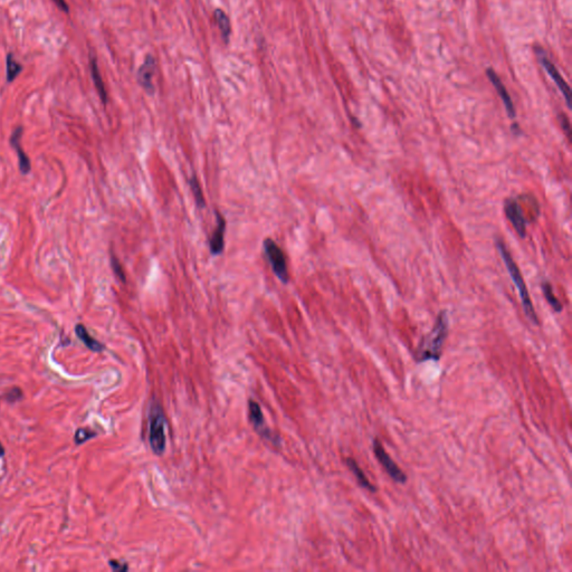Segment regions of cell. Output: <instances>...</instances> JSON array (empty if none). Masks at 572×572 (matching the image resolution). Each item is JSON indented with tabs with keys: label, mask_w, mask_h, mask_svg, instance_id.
I'll use <instances>...</instances> for the list:
<instances>
[{
	"label": "cell",
	"mask_w": 572,
	"mask_h": 572,
	"mask_svg": "<svg viewBox=\"0 0 572 572\" xmlns=\"http://www.w3.org/2000/svg\"><path fill=\"white\" fill-rule=\"evenodd\" d=\"M448 334V315L446 311H440L438 315L436 317V322L434 324L433 329H431L428 334H426L424 338L420 340L418 347L415 353V359L417 362H425V361H438L442 345L445 343V340Z\"/></svg>",
	"instance_id": "1"
},
{
	"label": "cell",
	"mask_w": 572,
	"mask_h": 572,
	"mask_svg": "<svg viewBox=\"0 0 572 572\" xmlns=\"http://www.w3.org/2000/svg\"><path fill=\"white\" fill-rule=\"evenodd\" d=\"M496 248L498 250V253H500L501 259L504 262V265H505L506 270L510 274V277L512 278L514 285L517 286V289L519 291L521 303H522V306H523V310H524L526 317H528L532 323L537 325V324H539V319H537L536 312H535L534 306H533V303H532V301H531L529 290H528V288H526L525 281H524V278L522 276V273H521L520 268L517 264V262L514 261L511 253H510V250L506 247V245L504 244L503 240L500 239V238L496 239Z\"/></svg>",
	"instance_id": "2"
},
{
	"label": "cell",
	"mask_w": 572,
	"mask_h": 572,
	"mask_svg": "<svg viewBox=\"0 0 572 572\" xmlns=\"http://www.w3.org/2000/svg\"><path fill=\"white\" fill-rule=\"evenodd\" d=\"M166 427L167 420L164 410L158 403H153L149 415V444L156 455H162L166 450Z\"/></svg>",
	"instance_id": "3"
},
{
	"label": "cell",
	"mask_w": 572,
	"mask_h": 572,
	"mask_svg": "<svg viewBox=\"0 0 572 572\" xmlns=\"http://www.w3.org/2000/svg\"><path fill=\"white\" fill-rule=\"evenodd\" d=\"M263 249H264L266 259L270 262L272 270L276 277L282 283L288 284L290 281V274L285 255L281 247L272 238H266L263 243Z\"/></svg>",
	"instance_id": "4"
},
{
	"label": "cell",
	"mask_w": 572,
	"mask_h": 572,
	"mask_svg": "<svg viewBox=\"0 0 572 572\" xmlns=\"http://www.w3.org/2000/svg\"><path fill=\"white\" fill-rule=\"evenodd\" d=\"M504 214H505L507 220L512 224L513 228L519 236L521 238H524L526 236L528 221H526L519 198L505 199V201H504Z\"/></svg>",
	"instance_id": "5"
},
{
	"label": "cell",
	"mask_w": 572,
	"mask_h": 572,
	"mask_svg": "<svg viewBox=\"0 0 572 572\" xmlns=\"http://www.w3.org/2000/svg\"><path fill=\"white\" fill-rule=\"evenodd\" d=\"M535 54L537 57H539V61L541 63V65L543 66V69L546 70V72L550 76L553 82L557 84V86L559 87L560 91H561L562 95L564 97L565 102H567L568 108L571 109V94H570V87L565 81L563 80V77L560 75V73L558 71V69L556 66H554L553 63H551V60H549V58L547 57L545 49L540 46H536L535 47Z\"/></svg>",
	"instance_id": "6"
},
{
	"label": "cell",
	"mask_w": 572,
	"mask_h": 572,
	"mask_svg": "<svg viewBox=\"0 0 572 572\" xmlns=\"http://www.w3.org/2000/svg\"><path fill=\"white\" fill-rule=\"evenodd\" d=\"M372 448L375 457H377L378 461L381 463V465H383L384 468L386 469V472L388 473L390 478L394 481L398 482V483H405L407 481L406 474L398 467V465L394 461H392L391 457L388 455V453L384 450L383 445L380 444V441L378 439H373Z\"/></svg>",
	"instance_id": "7"
},
{
	"label": "cell",
	"mask_w": 572,
	"mask_h": 572,
	"mask_svg": "<svg viewBox=\"0 0 572 572\" xmlns=\"http://www.w3.org/2000/svg\"><path fill=\"white\" fill-rule=\"evenodd\" d=\"M486 75H487V77H489V80L491 81L492 85L495 87L498 97L501 98L502 102L506 109L509 117H511V119H515V116H517V110H515L514 104L512 102V99H511V97H510L507 89H506L505 86H504V84L501 81V78L498 77V75L496 74L493 69H487L486 70Z\"/></svg>",
	"instance_id": "8"
},
{
	"label": "cell",
	"mask_w": 572,
	"mask_h": 572,
	"mask_svg": "<svg viewBox=\"0 0 572 572\" xmlns=\"http://www.w3.org/2000/svg\"><path fill=\"white\" fill-rule=\"evenodd\" d=\"M217 225L215 231L212 232L211 237L209 238V250L210 253L217 256L220 255L224 248H225V232H226V219L219 211H216Z\"/></svg>",
	"instance_id": "9"
},
{
	"label": "cell",
	"mask_w": 572,
	"mask_h": 572,
	"mask_svg": "<svg viewBox=\"0 0 572 572\" xmlns=\"http://www.w3.org/2000/svg\"><path fill=\"white\" fill-rule=\"evenodd\" d=\"M155 71V60L153 56L148 55L145 57L144 63L141 65L138 72V82L145 91L149 93H153L154 86L152 84V77L154 75Z\"/></svg>",
	"instance_id": "10"
},
{
	"label": "cell",
	"mask_w": 572,
	"mask_h": 572,
	"mask_svg": "<svg viewBox=\"0 0 572 572\" xmlns=\"http://www.w3.org/2000/svg\"><path fill=\"white\" fill-rule=\"evenodd\" d=\"M249 418H250V422H251V424H253L254 428H255L257 433H259L261 436H263L266 439H270L272 441L274 440V438H272V437H273L272 433L266 427L264 416H263V412H262V409H261L260 405L256 401H253V400L249 401Z\"/></svg>",
	"instance_id": "11"
},
{
	"label": "cell",
	"mask_w": 572,
	"mask_h": 572,
	"mask_svg": "<svg viewBox=\"0 0 572 572\" xmlns=\"http://www.w3.org/2000/svg\"><path fill=\"white\" fill-rule=\"evenodd\" d=\"M21 134H22V128L18 126L15 129V131L13 132L10 137V144L11 147H13L16 152L17 155H18V164H19V170L22 173V175H27V173H29L30 171V160L28 158V155L24 152V150L21 149V145H20V139H21Z\"/></svg>",
	"instance_id": "12"
},
{
	"label": "cell",
	"mask_w": 572,
	"mask_h": 572,
	"mask_svg": "<svg viewBox=\"0 0 572 572\" xmlns=\"http://www.w3.org/2000/svg\"><path fill=\"white\" fill-rule=\"evenodd\" d=\"M89 67H91V75H92V80L94 82V85L97 87V91L100 95L101 100H102V102L105 104L108 102V94H106V89L104 86L102 76H101V73L99 71L97 58H95V56L93 55L91 56V59H89Z\"/></svg>",
	"instance_id": "13"
},
{
	"label": "cell",
	"mask_w": 572,
	"mask_h": 572,
	"mask_svg": "<svg viewBox=\"0 0 572 572\" xmlns=\"http://www.w3.org/2000/svg\"><path fill=\"white\" fill-rule=\"evenodd\" d=\"M75 332L76 335L78 336V339H80L84 344H85L89 350L95 351V352H101L104 350V345L99 342L98 340H95L93 336L89 335V333L87 332L86 328L84 327L83 324H77L76 328H75Z\"/></svg>",
	"instance_id": "14"
},
{
	"label": "cell",
	"mask_w": 572,
	"mask_h": 572,
	"mask_svg": "<svg viewBox=\"0 0 572 572\" xmlns=\"http://www.w3.org/2000/svg\"><path fill=\"white\" fill-rule=\"evenodd\" d=\"M346 464H347V467H349V468L351 469V472L353 473V475L356 476L358 483L360 484V486H362V487H364V489H367V490L371 491V492H375V491H377V489H375V487H374L371 483H370V481L368 480L367 476L364 475L363 470H362V469L360 468V466H359V465L357 464V462L355 461V459L347 458V459H346Z\"/></svg>",
	"instance_id": "15"
},
{
	"label": "cell",
	"mask_w": 572,
	"mask_h": 572,
	"mask_svg": "<svg viewBox=\"0 0 572 572\" xmlns=\"http://www.w3.org/2000/svg\"><path fill=\"white\" fill-rule=\"evenodd\" d=\"M215 20L218 25V28L221 33V36L225 43L229 42V35H231V21L227 15L224 13L221 9L215 10Z\"/></svg>",
	"instance_id": "16"
},
{
	"label": "cell",
	"mask_w": 572,
	"mask_h": 572,
	"mask_svg": "<svg viewBox=\"0 0 572 572\" xmlns=\"http://www.w3.org/2000/svg\"><path fill=\"white\" fill-rule=\"evenodd\" d=\"M541 288H542L543 295H545L546 300L548 301L549 304H550V306H551V307L553 308V310L556 311L557 313L561 312L563 306H562V304H561V302H560V301L558 300V297H557L556 295H554L552 285H551L550 283H549V282H543L542 285H541Z\"/></svg>",
	"instance_id": "17"
},
{
	"label": "cell",
	"mask_w": 572,
	"mask_h": 572,
	"mask_svg": "<svg viewBox=\"0 0 572 572\" xmlns=\"http://www.w3.org/2000/svg\"><path fill=\"white\" fill-rule=\"evenodd\" d=\"M189 184H190V188H192V192L194 195V198L196 201V205H197L198 208H205L206 207V200L204 197V194H203V189H201L200 183L198 181V179L196 178V176H193L192 178L189 179Z\"/></svg>",
	"instance_id": "18"
},
{
	"label": "cell",
	"mask_w": 572,
	"mask_h": 572,
	"mask_svg": "<svg viewBox=\"0 0 572 572\" xmlns=\"http://www.w3.org/2000/svg\"><path fill=\"white\" fill-rule=\"evenodd\" d=\"M21 65L17 61L13 54H8L7 55V63H6V70H7V81L8 83H11L13 81H15V78L20 74L21 72Z\"/></svg>",
	"instance_id": "19"
},
{
	"label": "cell",
	"mask_w": 572,
	"mask_h": 572,
	"mask_svg": "<svg viewBox=\"0 0 572 572\" xmlns=\"http://www.w3.org/2000/svg\"><path fill=\"white\" fill-rule=\"evenodd\" d=\"M111 266H112V270H113V272H114V274L116 275V277L119 278L120 281H122L123 283H124V282L126 281L124 271H123V267H122V265H121L120 261L117 260V257H116L114 254L111 255Z\"/></svg>",
	"instance_id": "20"
},
{
	"label": "cell",
	"mask_w": 572,
	"mask_h": 572,
	"mask_svg": "<svg viewBox=\"0 0 572 572\" xmlns=\"http://www.w3.org/2000/svg\"><path fill=\"white\" fill-rule=\"evenodd\" d=\"M95 434L94 431L86 429V428H80L75 434V442L76 444H83L84 441H86L88 439H91L92 437H94Z\"/></svg>",
	"instance_id": "21"
},
{
	"label": "cell",
	"mask_w": 572,
	"mask_h": 572,
	"mask_svg": "<svg viewBox=\"0 0 572 572\" xmlns=\"http://www.w3.org/2000/svg\"><path fill=\"white\" fill-rule=\"evenodd\" d=\"M559 122L561 124L562 130L567 134L569 140H571V128H570V121L565 114H559Z\"/></svg>",
	"instance_id": "22"
},
{
	"label": "cell",
	"mask_w": 572,
	"mask_h": 572,
	"mask_svg": "<svg viewBox=\"0 0 572 572\" xmlns=\"http://www.w3.org/2000/svg\"><path fill=\"white\" fill-rule=\"evenodd\" d=\"M6 398H7V399H8L9 401H16V400H18V399H20V398H21V391H20V389L15 388V389L10 390V391L8 392L7 396H6Z\"/></svg>",
	"instance_id": "23"
},
{
	"label": "cell",
	"mask_w": 572,
	"mask_h": 572,
	"mask_svg": "<svg viewBox=\"0 0 572 572\" xmlns=\"http://www.w3.org/2000/svg\"><path fill=\"white\" fill-rule=\"evenodd\" d=\"M110 565L111 568L113 570H117V571H125L128 570V565L126 564H122L117 561H114V560H111L110 561Z\"/></svg>",
	"instance_id": "24"
},
{
	"label": "cell",
	"mask_w": 572,
	"mask_h": 572,
	"mask_svg": "<svg viewBox=\"0 0 572 572\" xmlns=\"http://www.w3.org/2000/svg\"><path fill=\"white\" fill-rule=\"evenodd\" d=\"M53 2L55 3V5L57 6V7H58L60 10L65 11V13H69V5L66 4L65 0H53Z\"/></svg>",
	"instance_id": "25"
},
{
	"label": "cell",
	"mask_w": 572,
	"mask_h": 572,
	"mask_svg": "<svg viewBox=\"0 0 572 572\" xmlns=\"http://www.w3.org/2000/svg\"><path fill=\"white\" fill-rule=\"evenodd\" d=\"M4 454H5V450H4V446H3V444H2V442H0V456H3V455H4Z\"/></svg>",
	"instance_id": "26"
}]
</instances>
